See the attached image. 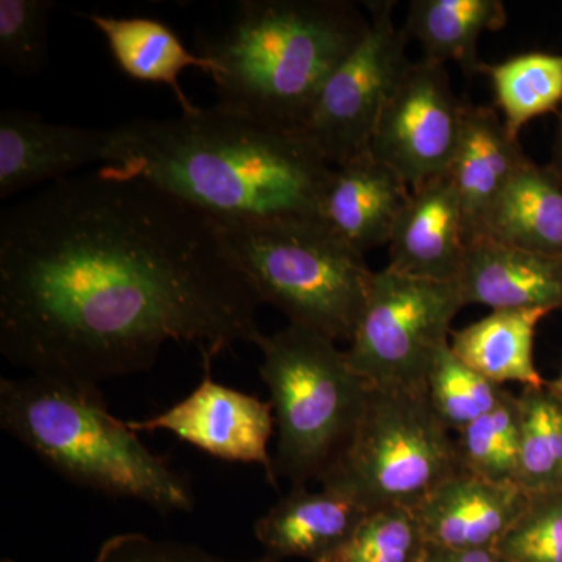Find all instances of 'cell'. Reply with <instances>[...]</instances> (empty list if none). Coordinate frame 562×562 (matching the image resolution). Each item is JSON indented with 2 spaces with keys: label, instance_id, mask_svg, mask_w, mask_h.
Segmentation results:
<instances>
[{
  "label": "cell",
  "instance_id": "cell-6",
  "mask_svg": "<svg viewBox=\"0 0 562 562\" xmlns=\"http://www.w3.org/2000/svg\"><path fill=\"white\" fill-rule=\"evenodd\" d=\"M254 344L279 427L276 476L292 487L321 482L360 419L369 384L350 368L346 350L302 325L260 333Z\"/></svg>",
  "mask_w": 562,
  "mask_h": 562
},
{
  "label": "cell",
  "instance_id": "cell-1",
  "mask_svg": "<svg viewBox=\"0 0 562 562\" xmlns=\"http://www.w3.org/2000/svg\"><path fill=\"white\" fill-rule=\"evenodd\" d=\"M260 305L216 222L113 166L0 214V351L38 379L101 391L169 341L214 360L255 342Z\"/></svg>",
  "mask_w": 562,
  "mask_h": 562
},
{
  "label": "cell",
  "instance_id": "cell-14",
  "mask_svg": "<svg viewBox=\"0 0 562 562\" xmlns=\"http://www.w3.org/2000/svg\"><path fill=\"white\" fill-rule=\"evenodd\" d=\"M530 494L514 482L457 472L413 508L428 546L495 549L527 506Z\"/></svg>",
  "mask_w": 562,
  "mask_h": 562
},
{
  "label": "cell",
  "instance_id": "cell-2",
  "mask_svg": "<svg viewBox=\"0 0 562 562\" xmlns=\"http://www.w3.org/2000/svg\"><path fill=\"white\" fill-rule=\"evenodd\" d=\"M113 135L106 166L149 180L217 224L319 216L331 176L302 133L217 105L125 122Z\"/></svg>",
  "mask_w": 562,
  "mask_h": 562
},
{
  "label": "cell",
  "instance_id": "cell-8",
  "mask_svg": "<svg viewBox=\"0 0 562 562\" xmlns=\"http://www.w3.org/2000/svg\"><path fill=\"white\" fill-rule=\"evenodd\" d=\"M464 301L458 283L417 279L386 268L373 273L357 330L346 350L350 368L371 386L427 383L450 346Z\"/></svg>",
  "mask_w": 562,
  "mask_h": 562
},
{
  "label": "cell",
  "instance_id": "cell-26",
  "mask_svg": "<svg viewBox=\"0 0 562 562\" xmlns=\"http://www.w3.org/2000/svg\"><path fill=\"white\" fill-rule=\"evenodd\" d=\"M428 542L412 508L366 514L349 538L317 562H422Z\"/></svg>",
  "mask_w": 562,
  "mask_h": 562
},
{
  "label": "cell",
  "instance_id": "cell-12",
  "mask_svg": "<svg viewBox=\"0 0 562 562\" xmlns=\"http://www.w3.org/2000/svg\"><path fill=\"white\" fill-rule=\"evenodd\" d=\"M113 128L52 124L33 111L0 114V198L66 179L83 166L109 165Z\"/></svg>",
  "mask_w": 562,
  "mask_h": 562
},
{
  "label": "cell",
  "instance_id": "cell-29",
  "mask_svg": "<svg viewBox=\"0 0 562 562\" xmlns=\"http://www.w3.org/2000/svg\"><path fill=\"white\" fill-rule=\"evenodd\" d=\"M494 550L506 562H562V490L531 494Z\"/></svg>",
  "mask_w": 562,
  "mask_h": 562
},
{
  "label": "cell",
  "instance_id": "cell-21",
  "mask_svg": "<svg viewBox=\"0 0 562 562\" xmlns=\"http://www.w3.org/2000/svg\"><path fill=\"white\" fill-rule=\"evenodd\" d=\"M506 22L502 0H412L402 31L409 41H419L424 60L442 66L453 61L473 77L483 66L480 38L502 31Z\"/></svg>",
  "mask_w": 562,
  "mask_h": 562
},
{
  "label": "cell",
  "instance_id": "cell-28",
  "mask_svg": "<svg viewBox=\"0 0 562 562\" xmlns=\"http://www.w3.org/2000/svg\"><path fill=\"white\" fill-rule=\"evenodd\" d=\"M50 0L0 2V61L18 77L38 76L46 68Z\"/></svg>",
  "mask_w": 562,
  "mask_h": 562
},
{
  "label": "cell",
  "instance_id": "cell-27",
  "mask_svg": "<svg viewBox=\"0 0 562 562\" xmlns=\"http://www.w3.org/2000/svg\"><path fill=\"white\" fill-rule=\"evenodd\" d=\"M427 387L439 419L450 431L457 432L494 412L509 392L465 366L450 346L432 366Z\"/></svg>",
  "mask_w": 562,
  "mask_h": 562
},
{
  "label": "cell",
  "instance_id": "cell-34",
  "mask_svg": "<svg viewBox=\"0 0 562 562\" xmlns=\"http://www.w3.org/2000/svg\"><path fill=\"white\" fill-rule=\"evenodd\" d=\"M0 562H16V561L11 560V558H2V560H0Z\"/></svg>",
  "mask_w": 562,
  "mask_h": 562
},
{
  "label": "cell",
  "instance_id": "cell-17",
  "mask_svg": "<svg viewBox=\"0 0 562 562\" xmlns=\"http://www.w3.org/2000/svg\"><path fill=\"white\" fill-rule=\"evenodd\" d=\"M528 160L494 106L465 103L460 147L449 173L460 195L469 243L482 235L492 206Z\"/></svg>",
  "mask_w": 562,
  "mask_h": 562
},
{
  "label": "cell",
  "instance_id": "cell-11",
  "mask_svg": "<svg viewBox=\"0 0 562 562\" xmlns=\"http://www.w3.org/2000/svg\"><path fill=\"white\" fill-rule=\"evenodd\" d=\"M202 362V382L187 398L149 419L128 420V427L136 432L166 430L220 460L260 464L277 487L269 454L276 424L272 403L214 382L213 360Z\"/></svg>",
  "mask_w": 562,
  "mask_h": 562
},
{
  "label": "cell",
  "instance_id": "cell-7",
  "mask_svg": "<svg viewBox=\"0 0 562 562\" xmlns=\"http://www.w3.org/2000/svg\"><path fill=\"white\" fill-rule=\"evenodd\" d=\"M457 472L454 441L432 408L427 383L369 384L360 419L321 483L368 513L413 509Z\"/></svg>",
  "mask_w": 562,
  "mask_h": 562
},
{
  "label": "cell",
  "instance_id": "cell-9",
  "mask_svg": "<svg viewBox=\"0 0 562 562\" xmlns=\"http://www.w3.org/2000/svg\"><path fill=\"white\" fill-rule=\"evenodd\" d=\"M369 29L325 80L302 135L328 165L339 166L368 150L384 103L408 68V38L394 24V0L366 2Z\"/></svg>",
  "mask_w": 562,
  "mask_h": 562
},
{
  "label": "cell",
  "instance_id": "cell-20",
  "mask_svg": "<svg viewBox=\"0 0 562 562\" xmlns=\"http://www.w3.org/2000/svg\"><path fill=\"white\" fill-rule=\"evenodd\" d=\"M562 260V181L528 160L487 214L482 235Z\"/></svg>",
  "mask_w": 562,
  "mask_h": 562
},
{
  "label": "cell",
  "instance_id": "cell-31",
  "mask_svg": "<svg viewBox=\"0 0 562 562\" xmlns=\"http://www.w3.org/2000/svg\"><path fill=\"white\" fill-rule=\"evenodd\" d=\"M422 562H506L494 549H443L428 546Z\"/></svg>",
  "mask_w": 562,
  "mask_h": 562
},
{
  "label": "cell",
  "instance_id": "cell-4",
  "mask_svg": "<svg viewBox=\"0 0 562 562\" xmlns=\"http://www.w3.org/2000/svg\"><path fill=\"white\" fill-rule=\"evenodd\" d=\"M0 425L68 482L165 514L191 513L190 484L106 408L101 391L38 376L0 380Z\"/></svg>",
  "mask_w": 562,
  "mask_h": 562
},
{
  "label": "cell",
  "instance_id": "cell-23",
  "mask_svg": "<svg viewBox=\"0 0 562 562\" xmlns=\"http://www.w3.org/2000/svg\"><path fill=\"white\" fill-rule=\"evenodd\" d=\"M480 74L491 80L495 105L514 138L528 122L562 105V54L525 52L495 65L483 63Z\"/></svg>",
  "mask_w": 562,
  "mask_h": 562
},
{
  "label": "cell",
  "instance_id": "cell-13",
  "mask_svg": "<svg viewBox=\"0 0 562 562\" xmlns=\"http://www.w3.org/2000/svg\"><path fill=\"white\" fill-rule=\"evenodd\" d=\"M468 246L460 195L447 172L409 192L387 243V268L417 279L457 283Z\"/></svg>",
  "mask_w": 562,
  "mask_h": 562
},
{
  "label": "cell",
  "instance_id": "cell-15",
  "mask_svg": "<svg viewBox=\"0 0 562 562\" xmlns=\"http://www.w3.org/2000/svg\"><path fill=\"white\" fill-rule=\"evenodd\" d=\"M464 305L562 310V260L479 236L469 243L457 281Z\"/></svg>",
  "mask_w": 562,
  "mask_h": 562
},
{
  "label": "cell",
  "instance_id": "cell-24",
  "mask_svg": "<svg viewBox=\"0 0 562 562\" xmlns=\"http://www.w3.org/2000/svg\"><path fill=\"white\" fill-rule=\"evenodd\" d=\"M516 483L528 494L562 490V395L549 383L519 395Z\"/></svg>",
  "mask_w": 562,
  "mask_h": 562
},
{
  "label": "cell",
  "instance_id": "cell-10",
  "mask_svg": "<svg viewBox=\"0 0 562 562\" xmlns=\"http://www.w3.org/2000/svg\"><path fill=\"white\" fill-rule=\"evenodd\" d=\"M464 106L446 66L412 61L384 103L368 151L414 190L452 168Z\"/></svg>",
  "mask_w": 562,
  "mask_h": 562
},
{
  "label": "cell",
  "instance_id": "cell-25",
  "mask_svg": "<svg viewBox=\"0 0 562 562\" xmlns=\"http://www.w3.org/2000/svg\"><path fill=\"white\" fill-rule=\"evenodd\" d=\"M519 427V395L508 392L494 412L458 432L454 450L460 472L491 482L516 483Z\"/></svg>",
  "mask_w": 562,
  "mask_h": 562
},
{
  "label": "cell",
  "instance_id": "cell-30",
  "mask_svg": "<svg viewBox=\"0 0 562 562\" xmlns=\"http://www.w3.org/2000/svg\"><path fill=\"white\" fill-rule=\"evenodd\" d=\"M94 562H276L271 558L228 560L209 550L179 541L155 539L144 532H120L103 541Z\"/></svg>",
  "mask_w": 562,
  "mask_h": 562
},
{
  "label": "cell",
  "instance_id": "cell-32",
  "mask_svg": "<svg viewBox=\"0 0 562 562\" xmlns=\"http://www.w3.org/2000/svg\"><path fill=\"white\" fill-rule=\"evenodd\" d=\"M557 132H554L553 149H552V161H550V168L552 171L560 177L562 181V105L557 111Z\"/></svg>",
  "mask_w": 562,
  "mask_h": 562
},
{
  "label": "cell",
  "instance_id": "cell-19",
  "mask_svg": "<svg viewBox=\"0 0 562 562\" xmlns=\"http://www.w3.org/2000/svg\"><path fill=\"white\" fill-rule=\"evenodd\" d=\"M105 36L111 55L125 76L143 83L171 88L181 105V113L201 109L184 94L180 74L188 68L213 72L214 65L188 50L183 41L168 25L151 18H114L106 14H81Z\"/></svg>",
  "mask_w": 562,
  "mask_h": 562
},
{
  "label": "cell",
  "instance_id": "cell-18",
  "mask_svg": "<svg viewBox=\"0 0 562 562\" xmlns=\"http://www.w3.org/2000/svg\"><path fill=\"white\" fill-rule=\"evenodd\" d=\"M364 509L328 490L313 492L306 486L292 487L254 525L255 538L265 557L281 562L301 558L321 561L330 554L364 519Z\"/></svg>",
  "mask_w": 562,
  "mask_h": 562
},
{
  "label": "cell",
  "instance_id": "cell-33",
  "mask_svg": "<svg viewBox=\"0 0 562 562\" xmlns=\"http://www.w3.org/2000/svg\"><path fill=\"white\" fill-rule=\"evenodd\" d=\"M549 386L552 387L553 391L560 392L562 395V371L557 380H553V382L549 383Z\"/></svg>",
  "mask_w": 562,
  "mask_h": 562
},
{
  "label": "cell",
  "instance_id": "cell-3",
  "mask_svg": "<svg viewBox=\"0 0 562 562\" xmlns=\"http://www.w3.org/2000/svg\"><path fill=\"white\" fill-rule=\"evenodd\" d=\"M368 29L347 0H244L198 54L214 65L217 106L302 133L325 80Z\"/></svg>",
  "mask_w": 562,
  "mask_h": 562
},
{
  "label": "cell",
  "instance_id": "cell-5",
  "mask_svg": "<svg viewBox=\"0 0 562 562\" xmlns=\"http://www.w3.org/2000/svg\"><path fill=\"white\" fill-rule=\"evenodd\" d=\"M217 225L261 303L276 306L290 324L351 341L375 273L364 255L319 216Z\"/></svg>",
  "mask_w": 562,
  "mask_h": 562
},
{
  "label": "cell",
  "instance_id": "cell-16",
  "mask_svg": "<svg viewBox=\"0 0 562 562\" xmlns=\"http://www.w3.org/2000/svg\"><path fill=\"white\" fill-rule=\"evenodd\" d=\"M408 184L368 150L335 166L321 202V220L364 255L387 246L409 198Z\"/></svg>",
  "mask_w": 562,
  "mask_h": 562
},
{
  "label": "cell",
  "instance_id": "cell-22",
  "mask_svg": "<svg viewBox=\"0 0 562 562\" xmlns=\"http://www.w3.org/2000/svg\"><path fill=\"white\" fill-rule=\"evenodd\" d=\"M549 310H495L450 335V349L491 382L542 386L535 364V336Z\"/></svg>",
  "mask_w": 562,
  "mask_h": 562
}]
</instances>
